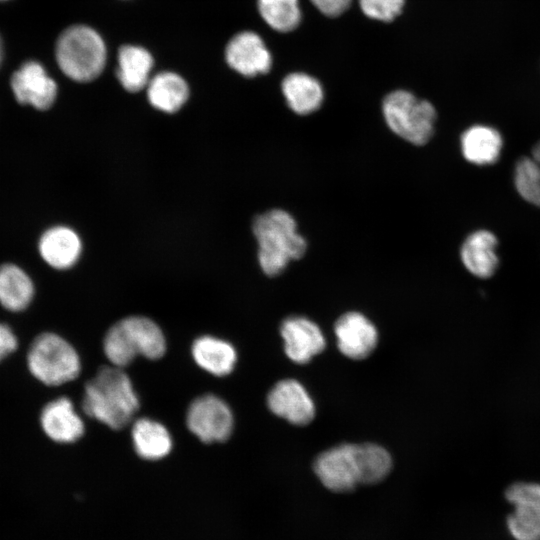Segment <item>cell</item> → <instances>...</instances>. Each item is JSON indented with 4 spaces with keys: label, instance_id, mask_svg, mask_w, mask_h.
<instances>
[{
    "label": "cell",
    "instance_id": "4316f807",
    "mask_svg": "<svg viewBox=\"0 0 540 540\" xmlns=\"http://www.w3.org/2000/svg\"><path fill=\"white\" fill-rule=\"evenodd\" d=\"M357 454L362 484L380 482L389 474L392 460L383 447L372 443L357 444Z\"/></svg>",
    "mask_w": 540,
    "mask_h": 540
},
{
    "label": "cell",
    "instance_id": "9a60e30c",
    "mask_svg": "<svg viewBox=\"0 0 540 540\" xmlns=\"http://www.w3.org/2000/svg\"><path fill=\"white\" fill-rule=\"evenodd\" d=\"M40 420L45 434L58 443H73L79 440L85 431L82 418L67 397L49 402L43 408Z\"/></svg>",
    "mask_w": 540,
    "mask_h": 540
},
{
    "label": "cell",
    "instance_id": "6da1fadb",
    "mask_svg": "<svg viewBox=\"0 0 540 540\" xmlns=\"http://www.w3.org/2000/svg\"><path fill=\"white\" fill-rule=\"evenodd\" d=\"M139 407L138 395L123 368L101 367L85 385L83 411L113 430L129 424Z\"/></svg>",
    "mask_w": 540,
    "mask_h": 540
},
{
    "label": "cell",
    "instance_id": "83f0119b",
    "mask_svg": "<svg viewBox=\"0 0 540 540\" xmlns=\"http://www.w3.org/2000/svg\"><path fill=\"white\" fill-rule=\"evenodd\" d=\"M359 5L369 18L389 22L401 13L404 0H359Z\"/></svg>",
    "mask_w": 540,
    "mask_h": 540
},
{
    "label": "cell",
    "instance_id": "e0dca14e",
    "mask_svg": "<svg viewBox=\"0 0 540 540\" xmlns=\"http://www.w3.org/2000/svg\"><path fill=\"white\" fill-rule=\"evenodd\" d=\"M191 354L201 369L217 377L229 375L237 362L234 346L228 341L210 335L195 339L191 346Z\"/></svg>",
    "mask_w": 540,
    "mask_h": 540
},
{
    "label": "cell",
    "instance_id": "44dd1931",
    "mask_svg": "<svg viewBox=\"0 0 540 540\" xmlns=\"http://www.w3.org/2000/svg\"><path fill=\"white\" fill-rule=\"evenodd\" d=\"M131 437L137 455L145 460L162 459L173 447L168 429L162 423L146 417L133 423Z\"/></svg>",
    "mask_w": 540,
    "mask_h": 540
},
{
    "label": "cell",
    "instance_id": "1f68e13d",
    "mask_svg": "<svg viewBox=\"0 0 540 540\" xmlns=\"http://www.w3.org/2000/svg\"><path fill=\"white\" fill-rule=\"evenodd\" d=\"M0 1H5V0H0Z\"/></svg>",
    "mask_w": 540,
    "mask_h": 540
},
{
    "label": "cell",
    "instance_id": "7a4b0ae2",
    "mask_svg": "<svg viewBox=\"0 0 540 540\" xmlns=\"http://www.w3.org/2000/svg\"><path fill=\"white\" fill-rule=\"evenodd\" d=\"M252 230L258 244L259 265L268 276L279 275L307 251L306 239L298 233L295 219L283 209H271L256 216Z\"/></svg>",
    "mask_w": 540,
    "mask_h": 540
},
{
    "label": "cell",
    "instance_id": "52a82bcc",
    "mask_svg": "<svg viewBox=\"0 0 540 540\" xmlns=\"http://www.w3.org/2000/svg\"><path fill=\"white\" fill-rule=\"evenodd\" d=\"M186 424L190 432L204 443L224 442L233 430V413L223 399L205 394L190 403Z\"/></svg>",
    "mask_w": 540,
    "mask_h": 540
},
{
    "label": "cell",
    "instance_id": "603a6c76",
    "mask_svg": "<svg viewBox=\"0 0 540 540\" xmlns=\"http://www.w3.org/2000/svg\"><path fill=\"white\" fill-rule=\"evenodd\" d=\"M500 133L488 126L475 125L461 136V149L465 159L476 165L496 162L502 149Z\"/></svg>",
    "mask_w": 540,
    "mask_h": 540
},
{
    "label": "cell",
    "instance_id": "ffe728a7",
    "mask_svg": "<svg viewBox=\"0 0 540 540\" xmlns=\"http://www.w3.org/2000/svg\"><path fill=\"white\" fill-rule=\"evenodd\" d=\"M153 63L152 55L145 48L135 45L121 46L116 75L122 87L131 93L147 87Z\"/></svg>",
    "mask_w": 540,
    "mask_h": 540
},
{
    "label": "cell",
    "instance_id": "2e32d148",
    "mask_svg": "<svg viewBox=\"0 0 540 540\" xmlns=\"http://www.w3.org/2000/svg\"><path fill=\"white\" fill-rule=\"evenodd\" d=\"M38 249L48 265L58 270H66L78 261L82 243L73 229L67 226H54L42 234Z\"/></svg>",
    "mask_w": 540,
    "mask_h": 540
},
{
    "label": "cell",
    "instance_id": "ac0fdd59",
    "mask_svg": "<svg viewBox=\"0 0 540 540\" xmlns=\"http://www.w3.org/2000/svg\"><path fill=\"white\" fill-rule=\"evenodd\" d=\"M497 239L489 231L479 230L470 234L461 247V260L466 269L479 278H488L498 266Z\"/></svg>",
    "mask_w": 540,
    "mask_h": 540
},
{
    "label": "cell",
    "instance_id": "ba28073f",
    "mask_svg": "<svg viewBox=\"0 0 540 540\" xmlns=\"http://www.w3.org/2000/svg\"><path fill=\"white\" fill-rule=\"evenodd\" d=\"M314 471L329 490L345 493L361 483L356 444H342L321 453L315 460Z\"/></svg>",
    "mask_w": 540,
    "mask_h": 540
},
{
    "label": "cell",
    "instance_id": "3957f363",
    "mask_svg": "<svg viewBox=\"0 0 540 540\" xmlns=\"http://www.w3.org/2000/svg\"><path fill=\"white\" fill-rule=\"evenodd\" d=\"M103 351L109 362L124 368L140 355L160 359L166 352V339L161 328L144 316H128L112 325L103 339Z\"/></svg>",
    "mask_w": 540,
    "mask_h": 540
},
{
    "label": "cell",
    "instance_id": "cb8c5ba5",
    "mask_svg": "<svg viewBox=\"0 0 540 540\" xmlns=\"http://www.w3.org/2000/svg\"><path fill=\"white\" fill-rule=\"evenodd\" d=\"M34 296L30 277L15 264L0 266V304L9 311L25 309Z\"/></svg>",
    "mask_w": 540,
    "mask_h": 540
},
{
    "label": "cell",
    "instance_id": "30bf717a",
    "mask_svg": "<svg viewBox=\"0 0 540 540\" xmlns=\"http://www.w3.org/2000/svg\"><path fill=\"white\" fill-rule=\"evenodd\" d=\"M10 84L18 103L38 110L52 107L57 97L56 82L37 61L23 63L13 73Z\"/></svg>",
    "mask_w": 540,
    "mask_h": 540
},
{
    "label": "cell",
    "instance_id": "d6986e66",
    "mask_svg": "<svg viewBox=\"0 0 540 540\" xmlns=\"http://www.w3.org/2000/svg\"><path fill=\"white\" fill-rule=\"evenodd\" d=\"M289 108L298 115H308L320 108L324 91L320 82L302 72L287 75L281 84Z\"/></svg>",
    "mask_w": 540,
    "mask_h": 540
},
{
    "label": "cell",
    "instance_id": "f546056e",
    "mask_svg": "<svg viewBox=\"0 0 540 540\" xmlns=\"http://www.w3.org/2000/svg\"><path fill=\"white\" fill-rule=\"evenodd\" d=\"M17 348V339L9 326L0 323V361Z\"/></svg>",
    "mask_w": 540,
    "mask_h": 540
},
{
    "label": "cell",
    "instance_id": "d4e9b609",
    "mask_svg": "<svg viewBox=\"0 0 540 540\" xmlns=\"http://www.w3.org/2000/svg\"><path fill=\"white\" fill-rule=\"evenodd\" d=\"M258 9L264 21L279 32L292 31L301 21L298 0H258Z\"/></svg>",
    "mask_w": 540,
    "mask_h": 540
},
{
    "label": "cell",
    "instance_id": "9c48e42d",
    "mask_svg": "<svg viewBox=\"0 0 540 540\" xmlns=\"http://www.w3.org/2000/svg\"><path fill=\"white\" fill-rule=\"evenodd\" d=\"M513 506L507 525L516 540H540V484L518 482L506 491Z\"/></svg>",
    "mask_w": 540,
    "mask_h": 540
},
{
    "label": "cell",
    "instance_id": "7402d4cb",
    "mask_svg": "<svg viewBox=\"0 0 540 540\" xmlns=\"http://www.w3.org/2000/svg\"><path fill=\"white\" fill-rule=\"evenodd\" d=\"M150 104L165 113H175L189 97L186 81L177 73L165 71L152 77L147 85Z\"/></svg>",
    "mask_w": 540,
    "mask_h": 540
},
{
    "label": "cell",
    "instance_id": "4dcf8cb0",
    "mask_svg": "<svg viewBox=\"0 0 540 540\" xmlns=\"http://www.w3.org/2000/svg\"><path fill=\"white\" fill-rule=\"evenodd\" d=\"M3 57H4V46H3L2 38L0 36V66L2 64Z\"/></svg>",
    "mask_w": 540,
    "mask_h": 540
},
{
    "label": "cell",
    "instance_id": "277c9868",
    "mask_svg": "<svg viewBox=\"0 0 540 540\" xmlns=\"http://www.w3.org/2000/svg\"><path fill=\"white\" fill-rule=\"evenodd\" d=\"M55 57L61 71L76 82L95 80L106 64V46L91 27L73 25L57 39Z\"/></svg>",
    "mask_w": 540,
    "mask_h": 540
},
{
    "label": "cell",
    "instance_id": "8992f818",
    "mask_svg": "<svg viewBox=\"0 0 540 540\" xmlns=\"http://www.w3.org/2000/svg\"><path fill=\"white\" fill-rule=\"evenodd\" d=\"M27 360L33 376L51 386L76 379L81 370L76 350L54 333H43L36 337L30 346Z\"/></svg>",
    "mask_w": 540,
    "mask_h": 540
},
{
    "label": "cell",
    "instance_id": "484cf974",
    "mask_svg": "<svg viewBox=\"0 0 540 540\" xmlns=\"http://www.w3.org/2000/svg\"><path fill=\"white\" fill-rule=\"evenodd\" d=\"M515 186L519 194L528 202L540 207V142L531 157L518 161L515 168Z\"/></svg>",
    "mask_w": 540,
    "mask_h": 540
},
{
    "label": "cell",
    "instance_id": "f1b7e54d",
    "mask_svg": "<svg viewBox=\"0 0 540 540\" xmlns=\"http://www.w3.org/2000/svg\"><path fill=\"white\" fill-rule=\"evenodd\" d=\"M311 2L324 15L336 17L347 10L351 0H311Z\"/></svg>",
    "mask_w": 540,
    "mask_h": 540
},
{
    "label": "cell",
    "instance_id": "5b68a950",
    "mask_svg": "<svg viewBox=\"0 0 540 540\" xmlns=\"http://www.w3.org/2000/svg\"><path fill=\"white\" fill-rule=\"evenodd\" d=\"M382 113L388 128L403 140L420 146L434 133L436 110L406 90H395L385 96Z\"/></svg>",
    "mask_w": 540,
    "mask_h": 540
},
{
    "label": "cell",
    "instance_id": "5bb4252c",
    "mask_svg": "<svg viewBox=\"0 0 540 540\" xmlns=\"http://www.w3.org/2000/svg\"><path fill=\"white\" fill-rule=\"evenodd\" d=\"M280 332L286 355L295 363H307L325 348L320 328L307 318L293 316L285 319Z\"/></svg>",
    "mask_w": 540,
    "mask_h": 540
},
{
    "label": "cell",
    "instance_id": "7c38bea8",
    "mask_svg": "<svg viewBox=\"0 0 540 540\" xmlns=\"http://www.w3.org/2000/svg\"><path fill=\"white\" fill-rule=\"evenodd\" d=\"M267 404L272 413L294 425H306L315 416L311 397L302 384L293 379L276 383L268 394Z\"/></svg>",
    "mask_w": 540,
    "mask_h": 540
},
{
    "label": "cell",
    "instance_id": "8fae6325",
    "mask_svg": "<svg viewBox=\"0 0 540 540\" xmlns=\"http://www.w3.org/2000/svg\"><path fill=\"white\" fill-rule=\"evenodd\" d=\"M225 58L232 69L246 77L265 74L272 65L262 38L252 31L236 34L226 46Z\"/></svg>",
    "mask_w": 540,
    "mask_h": 540
},
{
    "label": "cell",
    "instance_id": "4fadbf2b",
    "mask_svg": "<svg viewBox=\"0 0 540 540\" xmlns=\"http://www.w3.org/2000/svg\"><path fill=\"white\" fill-rule=\"evenodd\" d=\"M335 334L341 353L354 360L369 356L378 342L375 326L359 312L342 315L335 324Z\"/></svg>",
    "mask_w": 540,
    "mask_h": 540
}]
</instances>
